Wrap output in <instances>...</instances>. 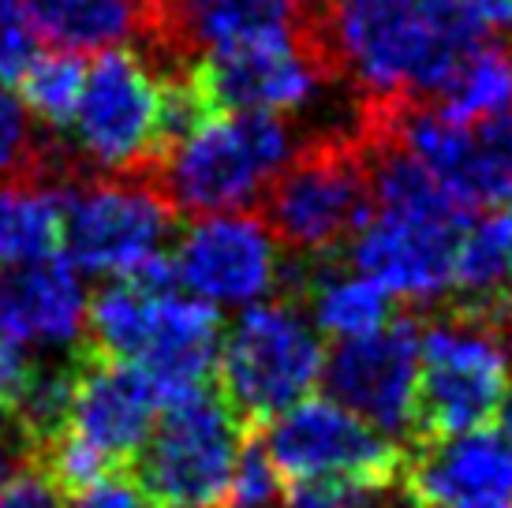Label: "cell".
Masks as SVG:
<instances>
[{"instance_id": "cell-1", "label": "cell", "mask_w": 512, "mask_h": 508, "mask_svg": "<svg viewBox=\"0 0 512 508\" xmlns=\"http://www.w3.org/2000/svg\"><path fill=\"white\" fill-rule=\"evenodd\" d=\"M314 42L367 109L434 98L479 27L456 0H314Z\"/></svg>"}, {"instance_id": "cell-2", "label": "cell", "mask_w": 512, "mask_h": 508, "mask_svg": "<svg viewBox=\"0 0 512 508\" xmlns=\"http://www.w3.org/2000/svg\"><path fill=\"white\" fill-rule=\"evenodd\" d=\"M86 333L105 359L143 370L161 404L206 389L217 370L221 318L214 307L176 288L169 258L105 281L90 299Z\"/></svg>"}, {"instance_id": "cell-3", "label": "cell", "mask_w": 512, "mask_h": 508, "mask_svg": "<svg viewBox=\"0 0 512 508\" xmlns=\"http://www.w3.org/2000/svg\"><path fill=\"white\" fill-rule=\"evenodd\" d=\"M296 131L285 116L206 109L157 157V191L172 210H251L296 154Z\"/></svg>"}, {"instance_id": "cell-4", "label": "cell", "mask_w": 512, "mask_h": 508, "mask_svg": "<svg viewBox=\"0 0 512 508\" xmlns=\"http://www.w3.org/2000/svg\"><path fill=\"white\" fill-rule=\"evenodd\" d=\"M68 154L98 176H146L165 150V79L131 45L101 49L64 124Z\"/></svg>"}, {"instance_id": "cell-5", "label": "cell", "mask_w": 512, "mask_h": 508, "mask_svg": "<svg viewBox=\"0 0 512 508\" xmlns=\"http://www.w3.org/2000/svg\"><path fill=\"white\" fill-rule=\"evenodd\" d=\"M322 367L326 348L303 307L262 299L221 329L214 374L221 396L243 419H273L318 389Z\"/></svg>"}, {"instance_id": "cell-6", "label": "cell", "mask_w": 512, "mask_h": 508, "mask_svg": "<svg viewBox=\"0 0 512 508\" xmlns=\"http://www.w3.org/2000/svg\"><path fill=\"white\" fill-rule=\"evenodd\" d=\"M512 393V340L483 311L419 329V426L434 438L483 430Z\"/></svg>"}, {"instance_id": "cell-7", "label": "cell", "mask_w": 512, "mask_h": 508, "mask_svg": "<svg viewBox=\"0 0 512 508\" xmlns=\"http://www.w3.org/2000/svg\"><path fill=\"white\" fill-rule=\"evenodd\" d=\"M172 213L143 176H90L64 187L60 251L83 277H128L169 258Z\"/></svg>"}, {"instance_id": "cell-8", "label": "cell", "mask_w": 512, "mask_h": 508, "mask_svg": "<svg viewBox=\"0 0 512 508\" xmlns=\"http://www.w3.org/2000/svg\"><path fill=\"white\" fill-rule=\"evenodd\" d=\"M262 202L277 240L299 254L326 258L356 236L370 213L367 142L329 135L296 150Z\"/></svg>"}, {"instance_id": "cell-9", "label": "cell", "mask_w": 512, "mask_h": 508, "mask_svg": "<svg viewBox=\"0 0 512 508\" xmlns=\"http://www.w3.org/2000/svg\"><path fill=\"white\" fill-rule=\"evenodd\" d=\"M243 415L225 396L199 389L161 404L139 449V482L157 505L217 508L243 452Z\"/></svg>"}, {"instance_id": "cell-10", "label": "cell", "mask_w": 512, "mask_h": 508, "mask_svg": "<svg viewBox=\"0 0 512 508\" xmlns=\"http://www.w3.org/2000/svg\"><path fill=\"white\" fill-rule=\"evenodd\" d=\"M169 273L176 288L206 307L243 311L285 281V243L251 210L202 213L172 243Z\"/></svg>"}, {"instance_id": "cell-11", "label": "cell", "mask_w": 512, "mask_h": 508, "mask_svg": "<svg viewBox=\"0 0 512 508\" xmlns=\"http://www.w3.org/2000/svg\"><path fill=\"white\" fill-rule=\"evenodd\" d=\"M262 449L288 482L367 479L393 482L400 471L397 441L367 426L333 396H303L270 419Z\"/></svg>"}, {"instance_id": "cell-12", "label": "cell", "mask_w": 512, "mask_h": 508, "mask_svg": "<svg viewBox=\"0 0 512 508\" xmlns=\"http://www.w3.org/2000/svg\"><path fill=\"white\" fill-rule=\"evenodd\" d=\"M187 79L210 109L296 116L322 101L333 83V71L311 30L299 38H277L199 57Z\"/></svg>"}, {"instance_id": "cell-13", "label": "cell", "mask_w": 512, "mask_h": 508, "mask_svg": "<svg viewBox=\"0 0 512 508\" xmlns=\"http://www.w3.org/2000/svg\"><path fill=\"white\" fill-rule=\"evenodd\" d=\"M329 396L389 441L419 426V325L389 318L382 329L341 340L322 367Z\"/></svg>"}, {"instance_id": "cell-14", "label": "cell", "mask_w": 512, "mask_h": 508, "mask_svg": "<svg viewBox=\"0 0 512 508\" xmlns=\"http://www.w3.org/2000/svg\"><path fill=\"white\" fill-rule=\"evenodd\" d=\"M471 217L453 213L374 210L348 240L352 266L382 284L400 303L430 307L453 296L456 243Z\"/></svg>"}, {"instance_id": "cell-15", "label": "cell", "mask_w": 512, "mask_h": 508, "mask_svg": "<svg viewBox=\"0 0 512 508\" xmlns=\"http://www.w3.org/2000/svg\"><path fill=\"white\" fill-rule=\"evenodd\" d=\"M314 0H143V38L172 60L311 34Z\"/></svg>"}, {"instance_id": "cell-16", "label": "cell", "mask_w": 512, "mask_h": 508, "mask_svg": "<svg viewBox=\"0 0 512 508\" xmlns=\"http://www.w3.org/2000/svg\"><path fill=\"white\" fill-rule=\"evenodd\" d=\"M157 411L161 396L143 370L101 355L98 363L72 370V393L57 434L113 471L116 464L139 456L157 423Z\"/></svg>"}, {"instance_id": "cell-17", "label": "cell", "mask_w": 512, "mask_h": 508, "mask_svg": "<svg viewBox=\"0 0 512 508\" xmlns=\"http://www.w3.org/2000/svg\"><path fill=\"white\" fill-rule=\"evenodd\" d=\"M86 318L90 292L64 254L0 269V344L60 359L86 337Z\"/></svg>"}, {"instance_id": "cell-18", "label": "cell", "mask_w": 512, "mask_h": 508, "mask_svg": "<svg viewBox=\"0 0 512 508\" xmlns=\"http://www.w3.org/2000/svg\"><path fill=\"white\" fill-rule=\"evenodd\" d=\"M415 508H468L512 497V449L494 430L434 438L404 471Z\"/></svg>"}, {"instance_id": "cell-19", "label": "cell", "mask_w": 512, "mask_h": 508, "mask_svg": "<svg viewBox=\"0 0 512 508\" xmlns=\"http://www.w3.org/2000/svg\"><path fill=\"white\" fill-rule=\"evenodd\" d=\"M393 303L397 299L356 266H318L303 281V314L318 337L337 344L382 329L393 318Z\"/></svg>"}, {"instance_id": "cell-20", "label": "cell", "mask_w": 512, "mask_h": 508, "mask_svg": "<svg viewBox=\"0 0 512 508\" xmlns=\"http://www.w3.org/2000/svg\"><path fill=\"white\" fill-rule=\"evenodd\" d=\"M38 42L64 53H101L143 38V0H27Z\"/></svg>"}, {"instance_id": "cell-21", "label": "cell", "mask_w": 512, "mask_h": 508, "mask_svg": "<svg viewBox=\"0 0 512 508\" xmlns=\"http://www.w3.org/2000/svg\"><path fill=\"white\" fill-rule=\"evenodd\" d=\"M434 109L464 127H486L512 116V45L475 38L438 86Z\"/></svg>"}, {"instance_id": "cell-22", "label": "cell", "mask_w": 512, "mask_h": 508, "mask_svg": "<svg viewBox=\"0 0 512 508\" xmlns=\"http://www.w3.org/2000/svg\"><path fill=\"white\" fill-rule=\"evenodd\" d=\"M60 225L64 187L38 172L0 184V269L60 254Z\"/></svg>"}, {"instance_id": "cell-23", "label": "cell", "mask_w": 512, "mask_h": 508, "mask_svg": "<svg viewBox=\"0 0 512 508\" xmlns=\"http://www.w3.org/2000/svg\"><path fill=\"white\" fill-rule=\"evenodd\" d=\"M509 284V210L475 213L456 243L453 292L468 303L501 307Z\"/></svg>"}, {"instance_id": "cell-24", "label": "cell", "mask_w": 512, "mask_h": 508, "mask_svg": "<svg viewBox=\"0 0 512 508\" xmlns=\"http://www.w3.org/2000/svg\"><path fill=\"white\" fill-rule=\"evenodd\" d=\"M83 71L86 60L79 53H34L27 60V68L15 75L12 83L19 86L15 98L23 101V109L30 120L45 124L49 131H64V124L72 120V109L83 90Z\"/></svg>"}, {"instance_id": "cell-25", "label": "cell", "mask_w": 512, "mask_h": 508, "mask_svg": "<svg viewBox=\"0 0 512 508\" xmlns=\"http://www.w3.org/2000/svg\"><path fill=\"white\" fill-rule=\"evenodd\" d=\"M285 501V475L277 471L270 452L262 445H243L240 460L232 467L221 505L228 508H281Z\"/></svg>"}, {"instance_id": "cell-26", "label": "cell", "mask_w": 512, "mask_h": 508, "mask_svg": "<svg viewBox=\"0 0 512 508\" xmlns=\"http://www.w3.org/2000/svg\"><path fill=\"white\" fill-rule=\"evenodd\" d=\"M42 169V150L34 139V120L8 86L0 83V184L23 180Z\"/></svg>"}, {"instance_id": "cell-27", "label": "cell", "mask_w": 512, "mask_h": 508, "mask_svg": "<svg viewBox=\"0 0 512 508\" xmlns=\"http://www.w3.org/2000/svg\"><path fill=\"white\" fill-rule=\"evenodd\" d=\"M393 482L367 479H296L281 508H389Z\"/></svg>"}, {"instance_id": "cell-28", "label": "cell", "mask_w": 512, "mask_h": 508, "mask_svg": "<svg viewBox=\"0 0 512 508\" xmlns=\"http://www.w3.org/2000/svg\"><path fill=\"white\" fill-rule=\"evenodd\" d=\"M38 53V34L30 27L27 0H0V83H12Z\"/></svg>"}, {"instance_id": "cell-29", "label": "cell", "mask_w": 512, "mask_h": 508, "mask_svg": "<svg viewBox=\"0 0 512 508\" xmlns=\"http://www.w3.org/2000/svg\"><path fill=\"white\" fill-rule=\"evenodd\" d=\"M72 508H157V501L146 494V486L139 479L105 471V475L94 479L90 486L75 490Z\"/></svg>"}, {"instance_id": "cell-30", "label": "cell", "mask_w": 512, "mask_h": 508, "mask_svg": "<svg viewBox=\"0 0 512 508\" xmlns=\"http://www.w3.org/2000/svg\"><path fill=\"white\" fill-rule=\"evenodd\" d=\"M479 142H483L486 165L498 187V202L509 206L512 202V116H501L494 124L479 127Z\"/></svg>"}, {"instance_id": "cell-31", "label": "cell", "mask_w": 512, "mask_h": 508, "mask_svg": "<svg viewBox=\"0 0 512 508\" xmlns=\"http://www.w3.org/2000/svg\"><path fill=\"white\" fill-rule=\"evenodd\" d=\"M0 508H64V497L42 471H15L0 482Z\"/></svg>"}, {"instance_id": "cell-32", "label": "cell", "mask_w": 512, "mask_h": 508, "mask_svg": "<svg viewBox=\"0 0 512 508\" xmlns=\"http://www.w3.org/2000/svg\"><path fill=\"white\" fill-rule=\"evenodd\" d=\"M479 30L512 34V0H456Z\"/></svg>"}, {"instance_id": "cell-33", "label": "cell", "mask_w": 512, "mask_h": 508, "mask_svg": "<svg viewBox=\"0 0 512 508\" xmlns=\"http://www.w3.org/2000/svg\"><path fill=\"white\" fill-rule=\"evenodd\" d=\"M23 452H27V441H23V434L15 430V423L8 419V415H0V482L12 479L15 471H19Z\"/></svg>"}, {"instance_id": "cell-34", "label": "cell", "mask_w": 512, "mask_h": 508, "mask_svg": "<svg viewBox=\"0 0 512 508\" xmlns=\"http://www.w3.org/2000/svg\"><path fill=\"white\" fill-rule=\"evenodd\" d=\"M505 210H509V284H505V296H501V311L512 318V202Z\"/></svg>"}, {"instance_id": "cell-35", "label": "cell", "mask_w": 512, "mask_h": 508, "mask_svg": "<svg viewBox=\"0 0 512 508\" xmlns=\"http://www.w3.org/2000/svg\"><path fill=\"white\" fill-rule=\"evenodd\" d=\"M498 419H501V438L509 441V449H512V393H509V400L501 404Z\"/></svg>"}, {"instance_id": "cell-36", "label": "cell", "mask_w": 512, "mask_h": 508, "mask_svg": "<svg viewBox=\"0 0 512 508\" xmlns=\"http://www.w3.org/2000/svg\"><path fill=\"white\" fill-rule=\"evenodd\" d=\"M468 508H512V497H505V501H483V505H468Z\"/></svg>"}]
</instances>
